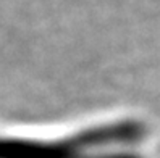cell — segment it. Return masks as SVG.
<instances>
[{
  "instance_id": "1",
  "label": "cell",
  "mask_w": 160,
  "mask_h": 158,
  "mask_svg": "<svg viewBox=\"0 0 160 158\" xmlns=\"http://www.w3.org/2000/svg\"><path fill=\"white\" fill-rule=\"evenodd\" d=\"M147 131L142 121L121 119L58 139L0 137V158H144L131 147Z\"/></svg>"
}]
</instances>
